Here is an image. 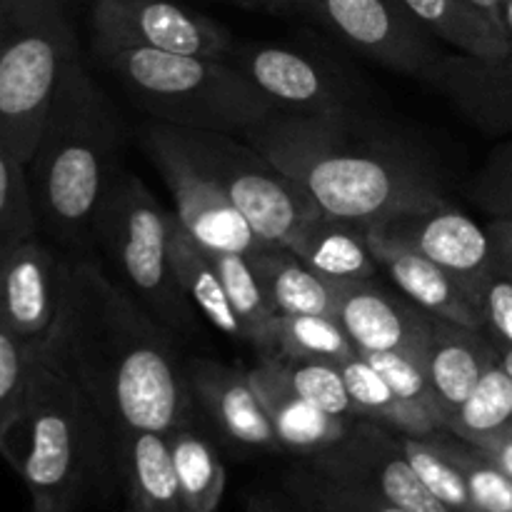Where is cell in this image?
Instances as JSON below:
<instances>
[{"mask_svg":"<svg viewBox=\"0 0 512 512\" xmlns=\"http://www.w3.org/2000/svg\"><path fill=\"white\" fill-rule=\"evenodd\" d=\"M225 3L240 5V8H248V10H265V13H275L273 0H225Z\"/></svg>","mask_w":512,"mask_h":512,"instance_id":"7bdbcfd3","label":"cell"},{"mask_svg":"<svg viewBox=\"0 0 512 512\" xmlns=\"http://www.w3.org/2000/svg\"><path fill=\"white\" fill-rule=\"evenodd\" d=\"M125 512H133V510H125Z\"/></svg>","mask_w":512,"mask_h":512,"instance_id":"681fc988","label":"cell"},{"mask_svg":"<svg viewBox=\"0 0 512 512\" xmlns=\"http://www.w3.org/2000/svg\"><path fill=\"white\" fill-rule=\"evenodd\" d=\"M185 380L193 400L225 438L250 450H283L248 370L193 358L185 363Z\"/></svg>","mask_w":512,"mask_h":512,"instance_id":"e0dca14e","label":"cell"},{"mask_svg":"<svg viewBox=\"0 0 512 512\" xmlns=\"http://www.w3.org/2000/svg\"><path fill=\"white\" fill-rule=\"evenodd\" d=\"M0 455L23 478L30 498L78 512L103 483L115 443L83 390L35 353Z\"/></svg>","mask_w":512,"mask_h":512,"instance_id":"277c9868","label":"cell"},{"mask_svg":"<svg viewBox=\"0 0 512 512\" xmlns=\"http://www.w3.org/2000/svg\"><path fill=\"white\" fill-rule=\"evenodd\" d=\"M473 200L490 220L512 223V140L500 143L480 165L473 180Z\"/></svg>","mask_w":512,"mask_h":512,"instance_id":"f35d334b","label":"cell"},{"mask_svg":"<svg viewBox=\"0 0 512 512\" xmlns=\"http://www.w3.org/2000/svg\"><path fill=\"white\" fill-rule=\"evenodd\" d=\"M318 213L380 223L395 213L448 203L433 160L363 105L283 110L243 130Z\"/></svg>","mask_w":512,"mask_h":512,"instance_id":"7a4b0ae2","label":"cell"},{"mask_svg":"<svg viewBox=\"0 0 512 512\" xmlns=\"http://www.w3.org/2000/svg\"><path fill=\"white\" fill-rule=\"evenodd\" d=\"M115 463L123 473L133 512H185L173 455L163 433H123L115 438Z\"/></svg>","mask_w":512,"mask_h":512,"instance_id":"603a6c76","label":"cell"},{"mask_svg":"<svg viewBox=\"0 0 512 512\" xmlns=\"http://www.w3.org/2000/svg\"><path fill=\"white\" fill-rule=\"evenodd\" d=\"M335 320L360 353H405L423 360L430 320L413 300L388 293L373 280H335Z\"/></svg>","mask_w":512,"mask_h":512,"instance_id":"2e32d148","label":"cell"},{"mask_svg":"<svg viewBox=\"0 0 512 512\" xmlns=\"http://www.w3.org/2000/svg\"><path fill=\"white\" fill-rule=\"evenodd\" d=\"M295 10L313 15L370 63L408 78L425 80L445 55L400 0H295Z\"/></svg>","mask_w":512,"mask_h":512,"instance_id":"9c48e42d","label":"cell"},{"mask_svg":"<svg viewBox=\"0 0 512 512\" xmlns=\"http://www.w3.org/2000/svg\"><path fill=\"white\" fill-rule=\"evenodd\" d=\"M498 363V348L485 330L468 328L453 320H430V338L425 345L423 365L430 388L443 410L445 428L475 385Z\"/></svg>","mask_w":512,"mask_h":512,"instance_id":"ffe728a7","label":"cell"},{"mask_svg":"<svg viewBox=\"0 0 512 512\" xmlns=\"http://www.w3.org/2000/svg\"><path fill=\"white\" fill-rule=\"evenodd\" d=\"M368 238L375 260L390 275V280L403 290L405 298L413 300L420 310H425L433 318L453 320V323L483 330L478 300L463 280L455 278L453 273L440 268L425 255L383 238L370 225Z\"/></svg>","mask_w":512,"mask_h":512,"instance_id":"d6986e66","label":"cell"},{"mask_svg":"<svg viewBox=\"0 0 512 512\" xmlns=\"http://www.w3.org/2000/svg\"><path fill=\"white\" fill-rule=\"evenodd\" d=\"M208 253L218 268L230 305H233L235 315L243 325L245 345H250L258 353V358H275L280 315L270 305L250 260L235 253H213V250H208Z\"/></svg>","mask_w":512,"mask_h":512,"instance_id":"83f0119b","label":"cell"},{"mask_svg":"<svg viewBox=\"0 0 512 512\" xmlns=\"http://www.w3.org/2000/svg\"><path fill=\"white\" fill-rule=\"evenodd\" d=\"M78 55L65 0H0V138L23 163Z\"/></svg>","mask_w":512,"mask_h":512,"instance_id":"8992f818","label":"cell"},{"mask_svg":"<svg viewBox=\"0 0 512 512\" xmlns=\"http://www.w3.org/2000/svg\"><path fill=\"white\" fill-rule=\"evenodd\" d=\"M445 440H448L455 463L463 470L475 512H512L510 475L503 468H498L488 455L480 453L475 445L465 443L450 433L445 435Z\"/></svg>","mask_w":512,"mask_h":512,"instance_id":"d590c367","label":"cell"},{"mask_svg":"<svg viewBox=\"0 0 512 512\" xmlns=\"http://www.w3.org/2000/svg\"><path fill=\"white\" fill-rule=\"evenodd\" d=\"M223 60L240 70L283 110L363 105V90L348 73L300 50L280 45H248L233 48Z\"/></svg>","mask_w":512,"mask_h":512,"instance_id":"4fadbf2b","label":"cell"},{"mask_svg":"<svg viewBox=\"0 0 512 512\" xmlns=\"http://www.w3.org/2000/svg\"><path fill=\"white\" fill-rule=\"evenodd\" d=\"M35 235H40V225L30 193L28 163L0 138V250Z\"/></svg>","mask_w":512,"mask_h":512,"instance_id":"836d02e7","label":"cell"},{"mask_svg":"<svg viewBox=\"0 0 512 512\" xmlns=\"http://www.w3.org/2000/svg\"><path fill=\"white\" fill-rule=\"evenodd\" d=\"M120 168V123L78 55L60 80L28 160L40 233L68 255H80L93 243L95 213Z\"/></svg>","mask_w":512,"mask_h":512,"instance_id":"3957f363","label":"cell"},{"mask_svg":"<svg viewBox=\"0 0 512 512\" xmlns=\"http://www.w3.org/2000/svg\"><path fill=\"white\" fill-rule=\"evenodd\" d=\"M410 18L438 43L480 60L512 55L503 25L473 0H400Z\"/></svg>","mask_w":512,"mask_h":512,"instance_id":"d4e9b609","label":"cell"},{"mask_svg":"<svg viewBox=\"0 0 512 512\" xmlns=\"http://www.w3.org/2000/svg\"><path fill=\"white\" fill-rule=\"evenodd\" d=\"M473 3L478 5V8H483L485 13L493 15V18L500 23V8H503L505 0H473Z\"/></svg>","mask_w":512,"mask_h":512,"instance_id":"f6af8a7d","label":"cell"},{"mask_svg":"<svg viewBox=\"0 0 512 512\" xmlns=\"http://www.w3.org/2000/svg\"><path fill=\"white\" fill-rule=\"evenodd\" d=\"M248 260L275 313L325 315L335 320V280L315 273L293 250L278 243H263Z\"/></svg>","mask_w":512,"mask_h":512,"instance_id":"cb8c5ba5","label":"cell"},{"mask_svg":"<svg viewBox=\"0 0 512 512\" xmlns=\"http://www.w3.org/2000/svg\"><path fill=\"white\" fill-rule=\"evenodd\" d=\"M275 13H288V10H295V0H273Z\"/></svg>","mask_w":512,"mask_h":512,"instance_id":"c3c4849f","label":"cell"},{"mask_svg":"<svg viewBox=\"0 0 512 512\" xmlns=\"http://www.w3.org/2000/svg\"><path fill=\"white\" fill-rule=\"evenodd\" d=\"M185 512H218L225 495V465L213 445L190 425L165 433Z\"/></svg>","mask_w":512,"mask_h":512,"instance_id":"f546056e","label":"cell"},{"mask_svg":"<svg viewBox=\"0 0 512 512\" xmlns=\"http://www.w3.org/2000/svg\"><path fill=\"white\" fill-rule=\"evenodd\" d=\"M248 512H293L288 503L280 498H270V495H250L248 498Z\"/></svg>","mask_w":512,"mask_h":512,"instance_id":"b9f144b4","label":"cell"},{"mask_svg":"<svg viewBox=\"0 0 512 512\" xmlns=\"http://www.w3.org/2000/svg\"><path fill=\"white\" fill-rule=\"evenodd\" d=\"M168 335L95 260L73 255L63 313L35 353L83 390L115 443L190 425L193 395Z\"/></svg>","mask_w":512,"mask_h":512,"instance_id":"6da1fadb","label":"cell"},{"mask_svg":"<svg viewBox=\"0 0 512 512\" xmlns=\"http://www.w3.org/2000/svg\"><path fill=\"white\" fill-rule=\"evenodd\" d=\"M93 53L158 123L240 135L278 110L263 90L220 58L118 43H93Z\"/></svg>","mask_w":512,"mask_h":512,"instance_id":"5b68a950","label":"cell"},{"mask_svg":"<svg viewBox=\"0 0 512 512\" xmlns=\"http://www.w3.org/2000/svg\"><path fill=\"white\" fill-rule=\"evenodd\" d=\"M500 25H503L505 35H508L512 45V0H505L503 8H500Z\"/></svg>","mask_w":512,"mask_h":512,"instance_id":"ee69618b","label":"cell"},{"mask_svg":"<svg viewBox=\"0 0 512 512\" xmlns=\"http://www.w3.org/2000/svg\"><path fill=\"white\" fill-rule=\"evenodd\" d=\"M30 512H70V510H63L58 508V505H50V503H40V500H33V510Z\"/></svg>","mask_w":512,"mask_h":512,"instance_id":"7dc6e473","label":"cell"},{"mask_svg":"<svg viewBox=\"0 0 512 512\" xmlns=\"http://www.w3.org/2000/svg\"><path fill=\"white\" fill-rule=\"evenodd\" d=\"M140 143L163 175L165 185L173 195L175 215L195 243L213 253H235L245 255V258H250L260 245L268 243L255 233L243 213L213 183L200 178L148 128L140 130Z\"/></svg>","mask_w":512,"mask_h":512,"instance_id":"9a60e30c","label":"cell"},{"mask_svg":"<svg viewBox=\"0 0 512 512\" xmlns=\"http://www.w3.org/2000/svg\"><path fill=\"white\" fill-rule=\"evenodd\" d=\"M33 360L35 348L0 325V448L25 398Z\"/></svg>","mask_w":512,"mask_h":512,"instance_id":"74e56055","label":"cell"},{"mask_svg":"<svg viewBox=\"0 0 512 512\" xmlns=\"http://www.w3.org/2000/svg\"><path fill=\"white\" fill-rule=\"evenodd\" d=\"M145 128L200 178L213 183L268 243L290 248L295 235L318 213L305 195L240 135L175 128L158 120H150Z\"/></svg>","mask_w":512,"mask_h":512,"instance_id":"ba28073f","label":"cell"},{"mask_svg":"<svg viewBox=\"0 0 512 512\" xmlns=\"http://www.w3.org/2000/svg\"><path fill=\"white\" fill-rule=\"evenodd\" d=\"M448 435V433H445ZM445 435L435 438H413V435H400V448L405 458L410 460L418 478L423 480L425 488L453 512H475L473 500H470L468 483L463 478V470L455 463L453 453L448 448Z\"/></svg>","mask_w":512,"mask_h":512,"instance_id":"1f68e13d","label":"cell"},{"mask_svg":"<svg viewBox=\"0 0 512 512\" xmlns=\"http://www.w3.org/2000/svg\"><path fill=\"white\" fill-rule=\"evenodd\" d=\"M275 368L283 375L285 383L305 398L308 403L318 405L320 410L330 415H338L345 420H360L355 403L350 400L348 385H345L343 370L335 363L323 360H293V358H273Z\"/></svg>","mask_w":512,"mask_h":512,"instance_id":"e575fe53","label":"cell"},{"mask_svg":"<svg viewBox=\"0 0 512 512\" xmlns=\"http://www.w3.org/2000/svg\"><path fill=\"white\" fill-rule=\"evenodd\" d=\"M90 28L93 43L148 45L200 58L223 60L235 48L223 25L175 0H93Z\"/></svg>","mask_w":512,"mask_h":512,"instance_id":"30bf717a","label":"cell"},{"mask_svg":"<svg viewBox=\"0 0 512 512\" xmlns=\"http://www.w3.org/2000/svg\"><path fill=\"white\" fill-rule=\"evenodd\" d=\"M358 348L338 320L325 315H280L278 353L275 358L323 360L343 365L355 358Z\"/></svg>","mask_w":512,"mask_h":512,"instance_id":"d6a6232c","label":"cell"},{"mask_svg":"<svg viewBox=\"0 0 512 512\" xmlns=\"http://www.w3.org/2000/svg\"><path fill=\"white\" fill-rule=\"evenodd\" d=\"M488 233L493 238L498 265L512 275V223L510 220H490Z\"/></svg>","mask_w":512,"mask_h":512,"instance_id":"60d3db41","label":"cell"},{"mask_svg":"<svg viewBox=\"0 0 512 512\" xmlns=\"http://www.w3.org/2000/svg\"><path fill=\"white\" fill-rule=\"evenodd\" d=\"M170 265H173L175 278H178L190 305L215 330H220L225 338L235 340V343H245L243 325H240L238 315L230 305V298L225 293V285L220 280L213 258H210L203 245H198L185 233L175 213L170 218Z\"/></svg>","mask_w":512,"mask_h":512,"instance_id":"484cf974","label":"cell"},{"mask_svg":"<svg viewBox=\"0 0 512 512\" xmlns=\"http://www.w3.org/2000/svg\"><path fill=\"white\" fill-rule=\"evenodd\" d=\"M448 433L470 445L512 438V378L500 360L450 415Z\"/></svg>","mask_w":512,"mask_h":512,"instance_id":"4dcf8cb0","label":"cell"},{"mask_svg":"<svg viewBox=\"0 0 512 512\" xmlns=\"http://www.w3.org/2000/svg\"><path fill=\"white\" fill-rule=\"evenodd\" d=\"M248 373L273 420L275 435L283 450H290L298 458H313L348 435L353 420L325 413L318 405L300 398L278 373L273 358H258V365Z\"/></svg>","mask_w":512,"mask_h":512,"instance_id":"44dd1931","label":"cell"},{"mask_svg":"<svg viewBox=\"0 0 512 512\" xmlns=\"http://www.w3.org/2000/svg\"><path fill=\"white\" fill-rule=\"evenodd\" d=\"M305 460L325 473L373 490L405 512H453L418 478L400 448L398 433L373 420H353L340 443Z\"/></svg>","mask_w":512,"mask_h":512,"instance_id":"7c38bea8","label":"cell"},{"mask_svg":"<svg viewBox=\"0 0 512 512\" xmlns=\"http://www.w3.org/2000/svg\"><path fill=\"white\" fill-rule=\"evenodd\" d=\"M468 123L490 135H512V55L480 60L445 53L425 75Z\"/></svg>","mask_w":512,"mask_h":512,"instance_id":"ac0fdd59","label":"cell"},{"mask_svg":"<svg viewBox=\"0 0 512 512\" xmlns=\"http://www.w3.org/2000/svg\"><path fill=\"white\" fill-rule=\"evenodd\" d=\"M290 250L330 280H373L380 268L370 248L368 225L325 213H315L303 225Z\"/></svg>","mask_w":512,"mask_h":512,"instance_id":"7402d4cb","label":"cell"},{"mask_svg":"<svg viewBox=\"0 0 512 512\" xmlns=\"http://www.w3.org/2000/svg\"><path fill=\"white\" fill-rule=\"evenodd\" d=\"M340 370H343L350 400L355 403L360 420H373V423L383 425L393 433L413 435V438H435V435L448 433L443 420L395 395V390L385 383L383 375L360 353L345 360Z\"/></svg>","mask_w":512,"mask_h":512,"instance_id":"4316f807","label":"cell"},{"mask_svg":"<svg viewBox=\"0 0 512 512\" xmlns=\"http://www.w3.org/2000/svg\"><path fill=\"white\" fill-rule=\"evenodd\" d=\"M280 490L293 512H405L373 490L325 473L305 458L283 475Z\"/></svg>","mask_w":512,"mask_h":512,"instance_id":"f1b7e54d","label":"cell"},{"mask_svg":"<svg viewBox=\"0 0 512 512\" xmlns=\"http://www.w3.org/2000/svg\"><path fill=\"white\" fill-rule=\"evenodd\" d=\"M495 348H498V360H500V365H503V368L508 370V375L512 378V345H500V343H495Z\"/></svg>","mask_w":512,"mask_h":512,"instance_id":"bcb514c9","label":"cell"},{"mask_svg":"<svg viewBox=\"0 0 512 512\" xmlns=\"http://www.w3.org/2000/svg\"><path fill=\"white\" fill-rule=\"evenodd\" d=\"M370 228L453 273L468 285L475 300L483 280L498 263L488 228H480L470 215L448 203L395 213L380 223H370Z\"/></svg>","mask_w":512,"mask_h":512,"instance_id":"5bb4252c","label":"cell"},{"mask_svg":"<svg viewBox=\"0 0 512 512\" xmlns=\"http://www.w3.org/2000/svg\"><path fill=\"white\" fill-rule=\"evenodd\" d=\"M170 218L153 190L133 170L120 168L93 220L100 245L123 278L125 290L170 333H195L198 310L190 305L170 265Z\"/></svg>","mask_w":512,"mask_h":512,"instance_id":"52a82bcc","label":"cell"},{"mask_svg":"<svg viewBox=\"0 0 512 512\" xmlns=\"http://www.w3.org/2000/svg\"><path fill=\"white\" fill-rule=\"evenodd\" d=\"M360 353V350H358ZM380 375L385 383L395 390V395L405 400V403L415 405V408L425 410V413L435 415L445 423L443 410H440L438 398H435L433 388H430L428 373L420 358L405 353H360Z\"/></svg>","mask_w":512,"mask_h":512,"instance_id":"8d00e7d4","label":"cell"},{"mask_svg":"<svg viewBox=\"0 0 512 512\" xmlns=\"http://www.w3.org/2000/svg\"><path fill=\"white\" fill-rule=\"evenodd\" d=\"M70 258L40 235L0 250V325L30 348H40L58 325Z\"/></svg>","mask_w":512,"mask_h":512,"instance_id":"8fae6325","label":"cell"},{"mask_svg":"<svg viewBox=\"0 0 512 512\" xmlns=\"http://www.w3.org/2000/svg\"><path fill=\"white\" fill-rule=\"evenodd\" d=\"M483 330L493 343L512 345V275L495 263L478 290Z\"/></svg>","mask_w":512,"mask_h":512,"instance_id":"ab89813d","label":"cell"}]
</instances>
